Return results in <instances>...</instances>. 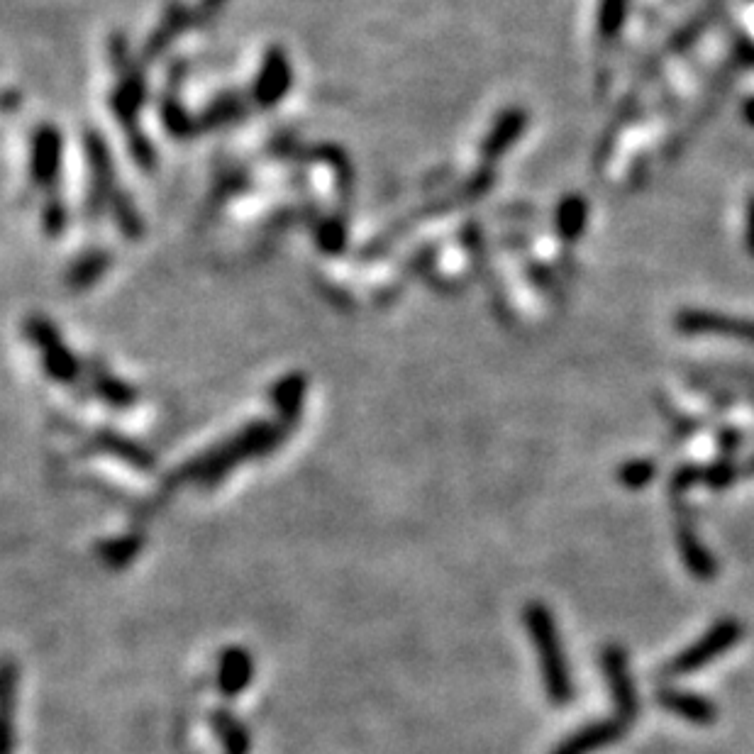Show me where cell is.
Returning a JSON list of instances; mask_svg holds the SVG:
<instances>
[{"mask_svg":"<svg viewBox=\"0 0 754 754\" xmlns=\"http://www.w3.org/2000/svg\"><path fill=\"white\" fill-rule=\"evenodd\" d=\"M247 672H249V664L247 659L242 657V654H235V657H230L225 662L223 667V686L225 691H237L242 684H245L247 679Z\"/></svg>","mask_w":754,"mask_h":754,"instance_id":"obj_10","label":"cell"},{"mask_svg":"<svg viewBox=\"0 0 754 754\" xmlns=\"http://www.w3.org/2000/svg\"><path fill=\"white\" fill-rule=\"evenodd\" d=\"M681 325L689 327V330H698V327H703V330H711V327H730L728 332H735V335L752 337V340H754V325L730 323V320L711 318V315H684V318H681Z\"/></svg>","mask_w":754,"mask_h":754,"instance_id":"obj_9","label":"cell"},{"mask_svg":"<svg viewBox=\"0 0 754 754\" xmlns=\"http://www.w3.org/2000/svg\"><path fill=\"white\" fill-rule=\"evenodd\" d=\"M742 474H747V476H754V457L750 459V462H747V467H745V469H742Z\"/></svg>","mask_w":754,"mask_h":754,"instance_id":"obj_12","label":"cell"},{"mask_svg":"<svg viewBox=\"0 0 754 754\" xmlns=\"http://www.w3.org/2000/svg\"><path fill=\"white\" fill-rule=\"evenodd\" d=\"M742 442V435L737 430H725L723 435H720V452L725 454V457H730V454L735 452L737 447H740Z\"/></svg>","mask_w":754,"mask_h":754,"instance_id":"obj_11","label":"cell"},{"mask_svg":"<svg viewBox=\"0 0 754 754\" xmlns=\"http://www.w3.org/2000/svg\"><path fill=\"white\" fill-rule=\"evenodd\" d=\"M525 625H528L532 640H535L542 676H545L547 696H550L554 706H569L571 698H574V686H571L569 664L567 657H564L550 608H545L542 603H530L525 608Z\"/></svg>","mask_w":754,"mask_h":754,"instance_id":"obj_1","label":"cell"},{"mask_svg":"<svg viewBox=\"0 0 754 754\" xmlns=\"http://www.w3.org/2000/svg\"><path fill=\"white\" fill-rule=\"evenodd\" d=\"M740 474L742 471L735 467L733 459L725 457V459H720V462H713V464H708V467H703L701 484L711 491H725L728 486L735 484Z\"/></svg>","mask_w":754,"mask_h":754,"instance_id":"obj_8","label":"cell"},{"mask_svg":"<svg viewBox=\"0 0 754 754\" xmlns=\"http://www.w3.org/2000/svg\"><path fill=\"white\" fill-rule=\"evenodd\" d=\"M742 632H745V628H742L740 620L720 618L701 640H696L691 647H686L684 652L676 654L672 662H667V667L659 672V679L669 681L676 679V676H686L708 667L715 657L733 650L735 642L742 637Z\"/></svg>","mask_w":754,"mask_h":754,"instance_id":"obj_2","label":"cell"},{"mask_svg":"<svg viewBox=\"0 0 754 754\" xmlns=\"http://www.w3.org/2000/svg\"><path fill=\"white\" fill-rule=\"evenodd\" d=\"M674 501V540L676 550H679L681 559H684V567L689 569L691 576L696 579L708 581L718 574V562L711 552L706 550V545L698 537L696 528H693V518L689 513V503L684 498H672Z\"/></svg>","mask_w":754,"mask_h":754,"instance_id":"obj_3","label":"cell"},{"mask_svg":"<svg viewBox=\"0 0 754 754\" xmlns=\"http://www.w3.org/2000/svg\"><path fill=\"white\" fill-rule=\"evenodd\" d=\"M654 701H657L659 708L669 711L676 718L686 720V723L693 725H713L718 720V708L711 698L701 696V693L693 691H681V689H672V686H664L654 693Z\"/></svg>","mask_w":754,"mask_h":754,"instance_id":"obj_5","label":"cell"},{"mask_svg":"<svg viewBox=\"0 0 754 754\" xmlns=\"http://www.w3.org/2000/svg\"><path fill=\"white\" fill-rule=\"evenodd\" d=\"M654 474H657V464H654L652 459H632V462L623 464V467L618 469V481L625 489L640 491L650 484Z\"/></svg>","mask_w":754,"mask_h":754,"instance_id":"obj_7","label":"cell"},{"mask_svg":"<svg viewBox=\"0 0 754 754\" xmlns=\"http://www.w3.org/2000/svg\"><path fill=\"white\" fill-rule=\"evenodd\" d=\"M630 730L628 720H623L620 715L601 720V723H593L589 728L579 730L574 737H569L562 747L554 754H593L603 747H611Z\"/></svg>","mask_w":754,"mask_h":754,"instance_id":"obj_6","label":"cell"},{"mask_svg":"<svg viewBox=\"0 0 754 754\" xmlns=\"http://www.w3.org/2000/svg\"><path fill=\"white\" fill-rule=\"evenodd\" d=\"M601 667L608 679V689H611L615 715H620V718L628 720V723L632 725L635 723L637 713H640V701H637L635 684H632L628 654H625L623 647L608 645L601 654Z\"/></svg>","mask_w":754,"mask_h":754,"instance_id":"obj_4","label":"cell"}]
</instances>
